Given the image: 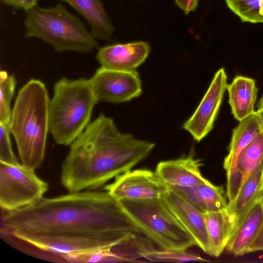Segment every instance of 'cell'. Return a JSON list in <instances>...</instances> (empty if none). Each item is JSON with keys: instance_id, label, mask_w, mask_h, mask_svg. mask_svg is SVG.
Segmentation results:
<instances>
[{"instance_id": "1", "label": "cell", "mask_w": 263, "mask_h": 263, "mask_svg": "<svg viewBox=\"0 0 263 263\" xmlns=\"http://www.w3.org/2000/svg\"><path fill=\"white\" fill-rule=\"evenodd\" d=\"M139 233L106 191L43 197L13 211H1V235L5 239L53 261L70 262L79 254L110 250Z\"/></svg>"}, {"instance_id": "2", "label": "cell", "mask_w": 263, "mask_h": 263, "mask_svg": "<svg viewBox=\"0 0 263 263\" xmlns=\"http://www.w3.org/2000/svg\"><path fill=\"white\" fill-rule=\"evenodd\" d=\"M155 146L121 132L112 118L100 114L70 145L61 167V183L69 193L96 190L130 171Z\"/></svg>"}, {"instance_id": "3", "label": "cell", "mask_w": 263, "mask_h": 263, "mask_svg": "<svg viewBox=\"0 0 263 263\" xmlns=\"http://www.w3.org/2000/svg\"><path fill=\"white\" fill-rule=\"evenodd\" d=\"M50 99L45 84L32 79L19 90L9 123L21 164L35 171L45 158Z\"/></svg>"}, {"instance_id": "4", "label": "cell", "mask_w": 263, "mask_h": 263, "mask_svg": "<svg viewBox=\"0 0 263 263\" xmlns=\"http://www.w3.org/2000/svg\"><path fill=\"white\" fill-rule=\"evenodd\" d=\"M49 107V132L59 145L68 146L90 122L98 102L89 80L63 78L54 84Z\"/></svg>"}, {"instance_id": "5", "label": "cell", "mask_w": 263, "mask_h": 263, "mask_svg": "<svg viewBox=\"0 0 263 263\" xmlns=\"http://www.w3.org/2000/svg\"><path fill=\"white\" fill-rule=\"evenodd\" d=\"M26 38L35 37L58 52L87 53L99 44L80 19L61 4L49 8L36 6L24 21Z\"/></svg>"}, {"instance_id": "6", "label": "cell", "mask_w": 263, "mask_h": 263, "mask_svg": "<svg viewBox=\"0 0 263 263\" xmlns=\"http://www.w3.org/2000/svg\"><path fill=\"white\" fill-rule=\"evenodd\" d=\"M118 202L140 233L162 249L186 251L197 246L161 197Z\"/></svg>"}, {"instance_id": "7", "label": "cell", "mask_w": 263, "mask_h": 263, "mask_svg": "<svg viewBox=\"0 0 263 263\" xmlns=\"http://www.w3.org/2000/svg\"><path fill=\"white\" fill-rule=\"evenodd\" d=\"M48 183L35 171L22 164L0 161V206L11 212L28 206L44 197Z\"/></svg>"}, {"instance_id": "8", "label": "cell", "mask_w": 263, "mask_h": 263, "mask_svg": "<svg viewBox=\"0 0 263 263\" xmlns=\"http://www.w3.org/2000/svg\"><path fill=\"white\" fill-rule=\"evenodd\" d=\"M99 101L119 103L139 97L142 83L136 71H120L101 66L89 79Z\"/></svg>"}, {"instance_id": "9", "label": "cell", "mask_w": 263, "mask_h": 263, "mask_svg": "<svg viewBox=\"0 0 263 263\" xmlns=\"http://www.w3.org/2000/svg\"><path fill=\"white\" fill-rule=\"evenodd\" d=\"M104 190L117 201L161 197L168 191L166 184L151 170L129 171L115 178Z\"/></svg>"}, {"instance_id": "10", "label": "cell", "mask_w": 263, "mask_h": 263, "mask_svg": "<svg viewBox=\"0 0 263 263\" xmlns=\"http://www.w3.org/2000/svg\"><path fill=\"white\" fill-rule=\"evenodd\" d=\"M227 76L223 68L215 73L198 107L183 124V128L200 142L213 128L228 85Z\"/></svg>"}, {"instance_id": "11", "label": "cell", "mask_w": 263, "mask_h": 263, "mask_svg": "<svg viewBox=\"0 0 263 263\" xmlns=\"http://www.w3.org/2000/svg\"><path fill=\"white\" fill-rule=\"evenodd\" d=\"M261 131L255 112L239 121L233 130L229 153L223 162L229 201L235 198L241 187V178L237 167L238 156Z\"/></svg>"}, {"instance_id": "12", "label": "cell", "mask_w": 263, "mask_h": 263, "mask_svg": "<svg viewBox=\"0 0 263 263\" xmlns=\"http://www.w3.org/2000/svg\"><path fill=\"white\" fill-rule=\"evenodd\" d=\"M150 51L149 45L145 41L116 43L99 48L96 59L106 68L134 71L145 61Z\"/></svg>"}, {"instance_id": "13", "label": "cell", "mask_w": 263, "mask_h": 263, "mask_svg": "<svg viewBox=\"0 0 263 263\" xmlns=\"http://www.w3.org/2000/svg\"><path fill=\"white\" fill-rule=\"evenodd\" d=\"M165 204L203 252L210 255V243L204 214L168 190L162 197Z\"/></svg>"}, {"instance_id": "14", "label": "cell", "mask_w": 263, "mask_h": 263, "mask_svg": "<svg viewBox=\"0 0 263 263\" xmlns=\"http://www.w3.org/2000/svg\"><path fill=\"white\" fill-rule=\"evenodd\" d=\"M202 165L201 160L195 158L192 149L187 156L159 162L155 173L166 184L194 186L209 181L201 174L200 168Z\"/></svg>"}, {"instance_id": "15", "label": "cell", "mask_w": 263, "mask_h": 263, "mask_svg": "<svg viewBox=\"0 0 263 263\" xmlns=\"http://www.w3.org/2000/svg\"><path fill=\"white\" fill-rule=\"evenodd\" d=\"M166 185L169 190L203 214L227 209L228 202L223 186L215 185L209 181L190 187Z\"/></svg>"}, {"instance_id": "16", "label": "cell", "mask_w": 263, "mask_h": 263, "mask_svg": "<svg viewBox=\"0 0 263 263\" xmlns=\"http://www.w3.org/2000/svg\"><path fill=\"white\" fill-rule=\"evenodd\" d=\"M263 226V193L245 215L231 237L226 249L235 256L249 253L250 248Z\"/></svg>"}, {"instance_id": "17", "label": "cell", "mask_w": 263, "mask_h": 263, "mask_svg": "<svg viewBox=\"0 0 263 263\" xmlns=\"http://www.w3.org/2000/svg\"><path fill=\"white\" fill-rule=\"evenodd\" d=\"M228 102L234 117L239 122L255 112L258 88L254 79L237 76L228 84Z\"/></svg>"}, {"instance_id": "18", "label": "cell", "mask_w": 263, "mask_h": 263, "mask_svg": "<svg viewBox=\"0 0 263 263\" xmlns=\"http://www.w3.org/2000/svg\"><path fill=\"white\" fill-rule=\"evenodd\" d=\"M72 7L87 22L96 39L111 41L114 27L100 0H61Z\"/></svg>"}, {"instance_id": "19", "label": "cell", "mask_w": 263, "mask_h": 263, "mask_svg": "<svg viewBox=\"0 0 263 263\" xmlns=\"http://www.w3.org/2000/svg\"><path fill=\"white\" fill-rule=\"evenodd\" d=\"M262 166L263 163L251 174L235 198L228 201L226 211L233 222L234 233L248 211L263 193L261 187Z\"/></svg>"}, {"instance_id": "20", "label": "cell", "mask_w": 263, "mask_h": 263, "mask_svg": "<svg viewBox=\"0 0 263 263\" xmlns=\"http://www.w3.org/2000/svg\"><path fill=\"white\" fill-rule=\"evenodd\" d=\"M204 217L210 243V255L218 257L233 234V224L226 209L205 213Z\"/></svg>"}, {"instance_id": "21", "label": "cell", "mask_w": 263, "mask_h": 263, "mask_svg": "<svg viewBox=\"0 0 263 263\" xmlns=\"http://www.w3.org/2000/svg\"><path fill=\"white\" fill-rule=\"evenodd\" d=\"M136 257H142L152 262H183L188 261L208 262L196 254L180 250H156L148 247L141 239L136 241Z\"/></svg>"}, {"instance_id": "22", "label": "cell", "mask_w": 263, "mask_h": 263, "mask_svg": "<svg viewBox=\"0 0 263 263\" xmlns=\"http://www.w3.org/2000/svg\"><path fill=\"white\" fill-rule=\"evenodd\" d=\"M262 163H263L262 131L240 153L238 156L237 167L241 178V187L251 174Z\"/></svg>"}, {"instance_id": "23", "label": "cell", "mask_w": 263, "mask_h": 263, "mask_svg": "<svg viewBox=\"0 0 263 263\" xmlns=\"http://www.w3.org/2000/svg\"><path fill=\"white\" fill-rule=\"evenodd\" d=\"M242 22L263 23V0H224Z\"/></svg>"}, {"instance_id": "24", "label": "cell", "mask_w": 263, "mask_h": 263, "mask_svg": "<svg viewBox=\"0 0 263 263\" xmlns=\"http://www.w3.org/2000/svg\"><path fill=\"white\" fill-rule=\"evenodd\" d=\"M14 77L5 70L0 72V123L9 124L12 109L11 102L16 86Z\"/></svg>"}, {"instance_id": "25", "label": "cell", "mask_w": 263, "mask_h": 263, "mask_svg": "<svg viewBox=\"0 0 263 263\" xmlns=\"http://www.w3.org/2000/svg\"><path fill=\"white\" fill-rule=\"evenodd\" d=\"M9 124L0 123V161L11 164L20 163L12 148Z\"/></svg>"}, {"instance_id": "26", "label": "cell", "mask_w": 263, "mask_h": 263, "mask_svg": "<svg viewBox=\"0 0 263 263\" xmlns=\"http://www.w3.org/2000/svg\"><path fill=\"white\" fill-rule=\"evenodd\" d=\"M39 0H1L6 5L22 9L27 13L37 6Z\"/></svg>"}, {"instance_id": "27", "label": "cell", "mask_w": 263, "mask_h": 263, "mask_svg": "<svg viewBox=\"0 0 263 263\" xmlns=\"http://www.w3.org/2000/svg\"><path fill=\"white\" fill-rule=\"evenodd\" d=\"M176 5L186 14L194 11L197 8L199 0H174Z\"/></svg>"}, {"instance_id": "28", "label": "cell", "mask_w": 263, "mask_h": 263, "mask_svg": "<svg viewBox=\"0 0 263 263\" xmlns=\"http://www.w3.org/2000/svg\"><path fill=\"white\" fill-rule=\"evenodd\" d=\"M258 251H263V226L251 245L249 253Z\"/></svg>"}, {"instance_id": "29", "label": "cell", "mask_w": 263, "mask_h": 263, "mask_svg": "<svg viewBox=\"0 0 263 263\" xmlns=\"http://www.w3.org/2000/svg\"><path fill=\"white\" fill-rule=\"evenodd\" d=\"M255 113L260 125L261 130L263 132V108L257 109Z\"/></svg>"}, {"instance_id": "30", "label": "cell", "mask_w": 263, "mask_h": 263, "mask_svg": "<svg viewBox=\"0 0 263 263\" xmlns=\"http://www.w3.org/2000/svg\"><path fill=\"white\" fill-rule=\"evenodd\" d=\"M263 108V95L260 99L258 105H257V108L258 109H260Z\"/></svg>"}, {"instance_id": "31", "label": "cell", "mask_w": 263, "mask_h": 263, "mask_svg": "<svg viewBox=\"0 0 263 263\" xmlns=\"http://www.w3.org/2000/svg\"><path fill=\"white\" fill-rule=\"evenodd\" d=\"M261 189L263 190V166H262V177H261Z\"/></svg>"}]
</instances>
